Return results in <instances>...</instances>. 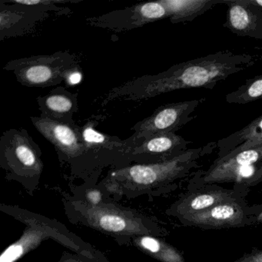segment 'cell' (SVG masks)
Returning a JSON list of instances; mask_svg holds the SVG:
<instances>
[{"label":"cell","instance_id":"12","mask_svg":"<svg viewBox=\"0 0 262 262\" xmlns=\"http://www.w3.org/2000/svg\"><path fill=\"white\" fill-rule=\"evenodd\" d=\"M260 143H262V115L242 129L217 141V158L224 157L234 148L254 146Z\"/></svg>","mask_w":262,"mask_h":262},{"label":"cell","instance_id":"9","mask_svg":"<svg viewBox=\"0 0 262 262\" xmlns=\"http://www.w3.org/2000/svg\"><path fill=\"white\" fill-rule=\"evenodd\" d=\"M42 115L55 120L75 124L73 117L78 110L77 93L58 87L49 94L37 98Z\"/></svg>","mask_w":262,"mask_h":262},{"label":"cell","instance_id":"5","mask_svg":"<svg viewBox=\"0 0 262 262\" xmlns=\"http://www.w3.org/2000/svg\"><path fill=\"white\" fill-rule=\"evenodd\" d=\"M242 200L230 201L182 217L187 225L204 229L237 228L254 224Z\"/></svg>","mask_w":262,"mask_h":262},{"label":"cell","instance_id":"11","mask_svg":"<svg viewBox=\"0 0 262 262\" xmlns=\"http://www.w3.org/2000/svg\"><path fill=\"white\" fill-rule=\"evenodd\" d=\"M171 24L191 22L223 0H162Z\"/></svg>","mask_w":262,"mask_h":262},{"label":"cell","instance_id":"15","mask_svg":"<svg viewBox=\"0 0 262 262\" xmlns=\"http://www.w3.org/2000/svg\"><path fill=\"white\" fill-rule=\"evenodd\" d=\"M101 227L103 229L110 231H121L125 229V220L122 217L116 215H105L100 219Z\"/></svg>","mask_w":262,"mask_h":262},{"label":"cell","instance_id":"7","mask_svg":"<svg viewBox=\"0 0 262 262\" xmlns=\"http://www.w3.org/2000/svg\"><path fill=\"white\" fill-rule=\"evenodd\" d=\"M31 121L36 129L62 152L76 156L85 151L80 128L75 124L55 120L43 115L31 117Z\"/></svg>","mask_w":262,"mask_h":262},{"label":"cell","instance_id":"14","mask_svg":"<svg viewBox=\"0 0 262 262\" xmlns=\"http://www.w3.org/2000/svg\"><path fill=\"white\" fill-rule=\"evenodd\" d=\"M132 10L136 14L138 25H145L168 18V11L162 4V0L139 4L133 7Z\"/></svg>","mask_w":262,"mask_h":262},{"label":"cell","instance_id":"8","mask_svg":"<svg viewBox=\"0 0 262 262\" xmlns=\"http://www.w3.org/2000/svg\"><path fill=\"white\" fill-rule=\"evenodd\" d=\"M226 5L225 28L241 37L262 39V9L251 0H223Z\"/></svg>","mask_w":262,"mask_h":262},{"label":"cell","instance_id":"16","mask_svg":"<svg viewBox=\"0 0 262 262\" xmlns=\"http://www.w3.org/2000/svg\"><path fill=\"white\" fill-rule=\"evenodd\" d=\"M260 182H262V162L254 166L252 173L240 185L244 188H248L257 185Z\"/></svg>","mask_w":262,"mask_h":262},{"label":"cell","instance_id":"13","mask_svg":"<svg viewBox=\"0 0 262 262\" xmlns=\"http://www.w3.org/2000/svg\"><path fill=\"white\" fill-rule=\"evenodd\" d=\"M262 99V75L247 79L244 85L225 96L228 103L245 105Z\"/></svg>","mask_w":262,"mask_h":262},{"label":"cell","instance_id":"19","mask_svg":"<svg viewBox=\"0 0 262 262\" xmlns=\"http://www.w3.org/2000/svg\"><path fill=\"white\" fill-rule=\"evenodd\" d=\"M234 262H262V249H253Z\"/></svg>","mask_w":262,"mask_h":262},{"label":"cell","instance_id":"10","mask_svg":"<svg viewBox=\"0 0 262 262\" xmlns=\"http://www.w3.org/2000/svg\"><path fill=\"white\" fill-rule=\"evenodd\" d=\"M240 196V193L234 190L225 189L210 185L185 197L179 205V211L183 217L208 209L222 202L238 200Z\"/></svg>","mask_w":262,"mask_h":262},{"label":"cell","instance_id":"2","mask_svg":"<svg viewBox=\"0 0 262 262\" xmlns=\"http://www.w3.org/2000/svg\"><path fill=\"white\" fill-rule=\"evenodd\" d=\"M77 65L75 56L67 52H59L50 56L10 61L4 69L13 72L18 82L25 86L48 87L65 81L69 70Z\"/></svg>","mask_w":262,"mask_h":262},{"label":"cell","instance_id":"21","mask_svg":"<svg viewBox=\"0 0 262 262\" xmlns=\"http://www.w3.org/2000/svg\"><path fill=\"white\" fill-rule=\"evenodd\" d=\"M254 224H256V225H262V208L256 216H254Z\"/></svg>","mask_w":262,"mask_h":262},{"label":"cell","instance_id":"3","mask_svg":"<svg viewBox=\"0 0 262 262\" xmlns=\"http://www.w3.org/2000/svg\"><path fill=\"white\" fill-rule=\"evenodd\" d=\"M205 101V98H202L165 104L159 107L151 116L133 127L135 133L126 140L133 143L157 135L176 133L194 119L191 117V113Z\"/></svg>","mask_w":262,"mask_h":262},{"label":"cell","instance_id":"17","mask_svg":"<svg viewBox=\"0 0 262 262\" xmlns=\"http://www.w3.org/2000/svg\"><path fill=\"white\" fill-rule=\"evenodd\" d=\"M22 247L19 245H12L11 247L6 250L5 252L1 256L0 261L1 262H13L22 254Z\"/></svg>","mask_w":262,"mask_h":262},{"label":"cell","instance_id":"4","mask_svg":"<svg viewBox=\"0 0 262 262\" xmlns=\"http://www.w3.org/2000/svg\"><path fill=\"white\" fill-rule=\"evenodd\" d=\"M262 162V143L254 146L236 148L222 158H217L205 172L199 173L195 184L213 185L223 182H237L243 168L256 166Z\"/></svg>","mask_w":262,"mask_h":262},{"label":"cell","instance_id":"20","mask_svg":"<svg viewBox=\"0 0 262 262\" xmlns=\"http://www.w3.org/2000/svg\"><path fill=\"white\" fill-rule=\"evenodd\" d=\"M88 197L94 204L98 203L101 199L100 193L99 191H92L89 194Z\"/></svg>","mask_w":262,"mask_h":262},{"label":"cell","instance_id":"6","mask_svg":"<svg viewBox=\"0 0 262 262\" xmlns=\"http://www.w3.org/2000/svg\"><path fill=\"white\" fill-rule=\"evenodd\" d=\"M125 143L127 153L160 163L171 160L185 152L191 142L176 133H167L133 143L125 140Z\"/></svg>","mask_w":262,"mask_h":262},{"label":"cell","instance_id":"1","mask_svg":"<svg viewBox=\"0 0 262 262\" xmlns=\"http://www.w3.org/2000/svg\"><path fill=\"white\" fill-rule=\"evenodd\" d=\"M262 61V55L236 54L229 50L186 61L166 71L130 81L110 92L107 99L123 97L125 100L151 99L159 95L188 89L213 90L219 82Z\"/></svg>","mask_w":262,"mask_h":262},{"label":"cell","instance_id":"18","mask_svg":"<svg viewBox=\"0 0 262 262\" xmlns=\"http://www.w3.org/2000/svg\"><path fill=\"white\" fill-rule=\"evenodd\" d=\"M81 80H82V73H81L80 68L77 65L71 70H69L68 73L66 75L64 82H66V83L69 86H72V85L79 83Z\"/></svg>","mask_w":262,"mask_h":262},{"label":"cell","instance_id":"22","mask_svg":"<svg viewBox=\"0 0 262 262\" xmlns=\"http://www.w3.org/2000/svg\"><path fill=\"white\" fill-rule=\"evenodd\" d=\"M251 3L262 9V0H251Z\"/></svg>","mask_w":262,"mask_h":262}]
</instances>
